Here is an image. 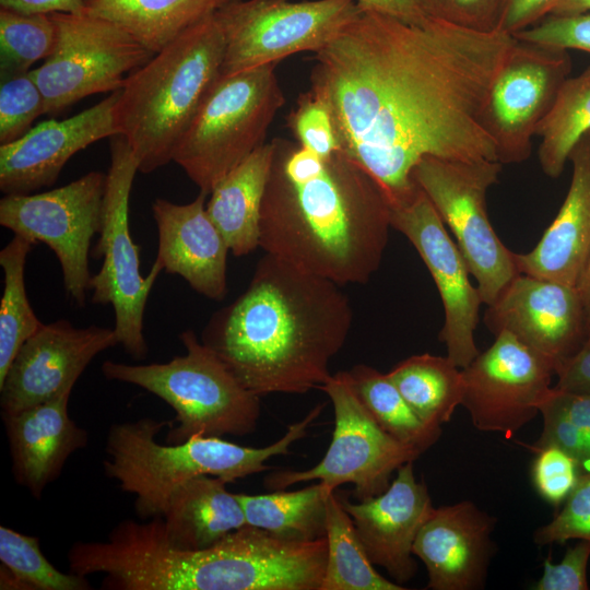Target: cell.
I'll return each instance as SVG.
<instances>
[{
    "instance_id": "6da1fadb",
    "label": "cell",
    "mask_w": 590,
    "mask_h": 590,
    "mask_svg": "<svg viewBox=\"0 0 590 590\" xmlns=\"http://www.w3.org/2000/svg\"><path fill=\"white\" fill-rule=\"evenodd\" d=\"M516 42L502 31L434 19L414 25L362 8L314 52L307 92L328 110L339 150L393 208L415 194L412 173L425 156L498 161L482 114Z\"/></svg>"
},
{
    "instance_id": "7a4b0ae2",
    "label": "cell",
    "mask_w": 590,
    "mask_h": 590,
    "mask_svg": "<svg viewBox=\"0 0 590 590\" xmlns=\"http://www.w3.org/2000/svg\"><path fill=\"white\" fill-rule=\"evenodd\" d=\"M272 141L259 247L341 286L367 283L391 227L381 188L340 150L323 158L298 142Z\"/></svg>"
},
{
    "instance_id": "3957f363",
    "label": "cell",
    "mask_w": 590,
    "mask_h": 590,
    "mask_svg": "<svg viewBox=\"0 0 590 590\" xmlns=\"http://www.w3.org/2000/svg\"><path fill=\"white\" fill-rule=\"evenodd\" d=\"M342 286L266 253L247 288L213 314L201 341L255 394H302L331 376L353 310Z\"/></svg>"
},
{
    "instance_id": "277c9868",
    "label": "cell",
    "mask_w": 590,
    "mask_h": 590,
    "mask_svg": "<svg viewBox=\"0 0 590 590\" xmlns=\"http://www.w3.org/2000/svg\"><path fill=\"white\" fill-rule=\"evenodd\" d=\"M224 51V34L213 14L127 76L114 117L139 172L149 174L173 161L179 140L221 75Z\"/></svg>"
},
{
    "instance_id": "5b68a950",
    "label": "cell",
    "mask_w": 590,
    "mask_h": 590,
    "mask_svg": "<svg viewBox=\"0 0 590 590\" xmlns=\"http://www.w3.org/2000/svg\"><path fill=\"white\" fill-rule=\"evenodd\" d=\"M323 408L317 404L303 420L290 425L279 440L260 448L204 436L163 445L156 436L174 421L143 417L117 423L108 429L104 472L119 483L121 491L135 496L134 511L140 520L162 518L173 491L190 479L210 475L232 483L269 470L266 462L288 455L291 446L306 436Z\"/></svg>"
},
{
    "instance_id": "8992f818",
    "label": "cell",
    "mask_w": 590,
    "mask_h": 590,
    "mask_svg": "<svg viewBox=\"0 0 590 590\" xmlns=\"http://www.w3.org/2000/svg\"><path fill=\"white\" fill-rule=\"evenodd\" d=\"M179 339L186 354L167 363L130 365L105 361L103 375L143 388L166 402L176 413L166 444L194 436H246L257 428L260 397L248 390L221 358L185 330Z\"/></svg>"
},
{
    "instance_id": "52a82bcc",
    "label": "cell",
    "mask_w": 590,
    "mask_h": 590,
    "mask_svg": "<svg viewBox=\"0 0 590 590\" xmlns=\"http://www.w3.org/2000/svg\"><path fill=\"white\" fill-rule=\"evenodd\" d=\"M276 64L220 75L206 94L173 155L200 191L210 194L266 143L269 127L285 104Z\"/></svg>"
},
{
    "instance_id": "ba28073f",
    "label": "cell",
    "mask_w": 590,
    "mask_h": 590,
    "mask_svg": "<svg viewBox=\"0 0 590 590\" xmlns=\"http://www.w3.org/2000/svg\"><path fill=\"white\" fill-rule=\"evenodd\" d=\"M502 165L494 160L425 156L412 173L415 184L453 234L483 304L487 306L519 274L514 252L495 233L486 210V193L498 182Z\"/></svg>"
},
{
    "instance_id": "9c48e42d",
    "label": "cell",
    "mask_w": 590,
    "mask_h": 590,
    "mask_svg": "<svg viewBox=\"0 0 590 590\" xmlns=\"http://www.w3.org/2000/svg\"><path fill=\"white\" fill-rule=\"evenodd\" d=\"M138 161L122 135L110 138V164L104 199L103 223L94 253L102 257L99 271L91 278L92 302L111 305L118 344L135 359H144L148 344L143 318L149 294L162 266L155 260L149 273H140L139 247L129 227V200Z\"/></svg>"
},
{
    "instance_id": "30bf717a",
    "label": "cell",
    "mask_w": 590,
    "mask_h": 590,
    "mask_svg": "<svg viewBox=\"0 0 590 590\" xmlns=\"http://www.w3.org/2000/svg\"><path fill=\"white\" fill-rule=\"evenodd\" d=\"M329 397L334 412V429L323 458L304 471L283 470L264 479L271 489L319 480L328 492L342 484L354 485L358 502L385 492L390 477L403 464L422 453L393 438L374 420L359 399L347 371L331 374L319 387Z\"/></svg>"
},
{
    "instance_id": "8fae6325",
    "label": "cell",
    "mask_w": 590,
    "mask_h": 590,
    "mask_svg": "<svg viewBox=\"0 0 590 590\" xmlns=\"http://www.w3.org/2000/svg\"><path fill=\"white\" fill-rule=\"evenodd\" d=\"M362 11L356 0H238L216 13L225 51L221 75L317 52Z\"/></svg>"
},
{
    "instance_id": "7c38bea8",
    "label": "cell",
    "mask_w": 590,
    "mask_h": 590,
    "mask_svg": "<svg viewBox=\"0 0 590 590\" xmlns=\"http://www.w3.org/2000/svg\"><path fill=\"white\" fill-rule=\"evenodd\" d=\"M56 45L45 62L31 70L45 102L57 114L90 95L120 90L127 76L153 56L117 24L85 10L50 13Z\"/></svg>"
},
{
    "instance_id": "4fadbf2b",
    "label": "cell",
    "mask_w": 590,
    "mask_h": 590,
    "mask_svg": "<svg viewBox=\"0 0 590 590\" xmlns=\"http://www.w3.org/2000/svg\"><path fill=\"white\" fill-rule=\"evenodd\" d=\"M106 182L107 174L93 170L52 190L0 200V225L54 251L64 291L80 307L90 291L88 255L102 228Z\"/></svg>"
},
{
    "instance_id": "5bb4252c",
    "label": "cell",
    "mask_w": 590,
    "mask_h": 590,
    "mask_svg": "<svg viewBox=\"0 0 590 590\" xmlns=\"http://www.w3.org/2000/svg\"><path fill=\"white\" fill-rule=\"evenodd\" d=\"M570 71L567 50L517 39L491 85L482 114L498 162L519 164L529 158L532 138Z\"/></svg>"
},
{
    "instance_id": "9a60e30c",
    "label": "cell",
    "mask_w": 590,
    "mask_h": 590,
    "mask_svg": "<svg viewBox=\"0 0 590 590\" xmlns=\"http://www.w3.org/2000/svg\"><path fill=\"white\" fill-rule=\"evenodd\" d=\"M462 375L461 405L472 424L482 432L511 436L538 415L555 366L503 331L462 368Z\"/></svg>"
},
{
    "instance_id": "2e32d148",
    "label": "cell",
    "mask_w": 590,
    "mask_h": 590,
    "mask_svg": "<svg viewBox=\"0 0 590 590\" xmlns=\"http://www.w3.org/2000/svg\"><path fill=\"white\" fill-rule=\"evenodd\" d=\"M390 209L391 227L414 246L436 284L444 307L439 340L449 359L462 369L480 353L474 340L483 304L477 287L471 284L456 241L420 187L409 201Z\"/></svg>"
},
{
    "instance_id": "e0dca14e",
    "label": "cell",
    "mask_w": 590,
    "mask_h": 590,
    "mask_svg": "<svg viewBox=\"0 0 590 590\" xmlns=\"http://www.w3.org/2000/svg\"><path fill=\"white\" fill-rule=\"evenodd\" d=\"M117 344L114 329L76 328L63 319L43 323L0 382L1 413H17L72 390L94 357Z\"/></svg>"
},
{
    "instance_id": "ac0fdd59",
    "label": "cell",
    "mask_w": 590,
    "mask_h": 590,
    "mask_svg": "<svg viewBox=\"0 0 590 590\" xmlns=\"http://www.w3.org/2000/svg\"><path fill=\"white\" fill-rule=\"evenodd\" d=\"M484 323L495 335L510 333L555 369L587 342L578 288L522 273L488 305Z\"/></svg>"
},
{
    "instance_id": "d6986e66",
    "label": "cell",
    "mask_w": 590,
    "mask_h": 590,
    "mask_svg": "<svg viewBox=\"0 0 590 590\" xmlns=\"http://www.w3.org/2000/svg\"><path fill=\"white\" fill-rule=\"evenodd\" d=\"M119 90L63 120H45L21 138L0 145V190L30 194L50 187L68 161L88 145L118 134L114 108Z\"/></svg>"
},
{
    "instance_id": "ffe728a7",
    "label": "cell",
    "mask_w": 590,
    "mask_h": 590,
    "mask_svg": "<svg viewBox=\"0 0 590 590\" xmlns=\"http://www.w3.org/2000/svg\"><path fill=\"white\" fill-rule=\"evenodd\" d=\"M339 498L370 562L385 568L401 586L412 579L417 569L413 544L435 508L426 484L414 475L413 461L397 470L381 494L358 503Z\"/></svg>"
},
{
    "instance_id": "44dd1931",
    "label": "cell",
    "mask_w": 590,
    "mask_h": 590,
    "mask_svg": "<svg viewBox=\"0 0 590 590\" xmlns=\"http://www.w3.org/2000/svg\"><path fill=\"white\" fill-rule=\"evenodd\" d=\"M496 521L470 500L434 508L412 550L426 567L427 588H484L495 553L492 533Z\"/></svg>"
},
{
    "instance_id": "7402d4cb",
    "label": "cell",
    "mask_w": 590,
    "mask_h": 590,
    "mask_svg": "<svg viewBox=\"0 0 590 590\" xmlns=\"http://www.w3.org/2000/svg\"><path fill=\"white\" fill-rule=\"evenodd\" d=\"M206 193L177 204L157 198L152 214L158 232L156 261L167 273L181 276L199 294L222 300L227 294L229 248L209 217Z\"/></svg>"
},
{
    "instance_id": "603a6c76",
    "label": "cell",
    "mask_w": 590,
    "mask_h": 590,
    "mask_svg": "<svg viewBox=\"0 0 590 590\" xmlns=\"http://www.w3.org/2000/svg\"><path fill=\"white\" fill-rule=\"evenodd\" d=\"M72 390L17 413H1L15 482L40 499L69 457L86 446L87 432L69 415Z\"/></svg>"
},
{
    "instance_id": "cb8c5ba5",
    "label": "cell",
    "mask_w": 590,
    "mask_h": 590,
    "mask_svg": "<svg viewBox=\"0 0 590 590\" xmlns=\"http://www.w3.org/2000/svg\"><path fill=\"white\" fill-rule=\"evenodd\" d=\"M571 181L554 221L538 245L515 253L519 273L577 287L590 257V135L573 149Z\"/></svg>"
},
{
    "instance_id": "d4e9b609",
    "label": "cell",
    "mask_w": 590,
    "mask_h": 590,
    "mask_svg": "<svg viewBox=\"0 0 590 590\" xmlns=\"http://www.w3.org/2000/svg\"><path fill=\"white\" fill-rule=\"evenodd\" d=\"M222 479L199 475L177 486L162 517L167 543L178 550L210 547L246 524L243 506Z\"/></svg>"
},
{
    "instance_id": "484cf974",
    "label": "cell",
    "mask_w": 590,
    "mask_h": 590,
    "mask_svg": "<svg viewBox=\"0 0 590 590\" xmlns=\"http://www.w3.org/2000/svg\"><path fill=\"white\" fill-rule=\"evenodd\" d=\"M273 153L272 140L258 148L216 184L206 201L209 217L236 257L259 247L260 212Z\"/></svg>"
},
{
    "instance_id": "4316f807",
    "label": "cell",
    "mask_w": 590,
    "mask_h": 590,
    "mask_svg": "<svg viewBox=\"0 0 590 590\" xmlns=\"http://www.w3.org/2000/svg\"><path fill=\"white\" fill-rule=\"evenodd\" d=\"M228 0H85L84 10L108 20L157 54Z\"/></svg>"
},
{
    "instance_id": "83f0119b",
    "label": "cell",
    "mask_w": 590,
    "mask_h": 590,
    "mask_svg": "<svg viewBox=\"0 0 590 590\" xmlns=\"http://www.w3.org/2000/svg\"><path fill=\"white\" fill-rule=\"evenodd\" d=\"M387 375L416 415L430 427L441 428L462 403V369L448 356L413 355Z\"/></svg>"
},
{
    "instance_id": "f1b7e54d",
    "label": "cell",
    "mask_w": 590,
    "mask_h": 590,
    "mask_svg": "<svg viewBox=\"0 0 590 590\" xmlns=\"http://www.w3.org/2000/svg\"><path fill=\"white\" fill-rule=\"evenodd\" d=\"M321 482L297 491L268 494H236L246 524L282 540L311 542L326 538L327 496Z\"/></svg>"
},
{
    "instance_id": "f546056e",
    "label": "cell",
    "mask_w": 590,
    "mask_h": 590,
    "mask_svg": "<svg viewBox=\"0 0 590 590\" xmlns=\"http://www.w3.org/2000/svg\"><path fill=\"white\" fill-rule=\"evenodd\" d=\"M326 504L328 556L320 590L405 589L374 568L339 495L335 492L329 493Z\"/></svg>"
},
{
    "instance_id": "4dcf8cb0",
    "label": "cell",
    "mask_w": 590,
    "mask_h": 590,
    "mask_svg": "<svg viewBox=\"0 0 590 590\" xmlns=\"http://www.w3.org/2000/svg\"><path fill=\"white\" fill-rule=\"evenodd\" d=\"M590 131V66L579 75L567 78L554 105L538 128V150L543 173L562 175L578 141Z\"/></svg>"
},
{
    "instance_id": "1f68e13d",
    "label": "cell",
    "mask_w": 590,
    "mask_h": 590,
    "mask_svg": "<svg viewBox=\"0 0 590 590\" xmlns=\"http://www.w3.org/2000/svg\"><path fill=\"white\" fill-rule=\"evenodd\" d=\"M349 374L359 399L374 420L393 438L421 453L439 439L441 428L425 424L387 374L365 364L353 366Z\"/></svg>"
},
{
    "instance_id": "d6a6232c",
    "label": "cell",
    "mask_w": 590,
    "mask_h": 590,
    "mask_svg": "<svg viewBox=\"0 0 590 590\" xmlns=\"http://www.w3.org/2000/svg\"><path fill=\"white\" fill-rule=\"evenodd\" d=\"M33 244L14 235L0 251L3 271V293L0 305V382L20 347L42 326L35 315L25 288V263Z\"/></svg>"
},
{
    "instance_id": "836d02e7",
    "label": "cell",
    "mask_w": 590,
    "mask_h": 590,
    "mask_svg": "<svg viewBox=\"0 0 590 590\" xmlns=\"http://www.w3.org/2000/svg\"><path fill=\"white\" fill-rule=\"evenodd\" d=\"M55 45L50 14L0 9L1 81L31 71V66L52 54Z\"/></svg>"
},
{
    "instance_id": "e575fe53",
    "label": "cell",
    "mask_w": 590,
    "mask_h": 590,
    "mask_svg": "<svg viewBox=\"0 0 590 590\" xmlns=\"http://www.w3.org/2000/svg\"><path fill=\"white\" fill-rule=\"evenodd\" d=\"M0 562L27 590H90L86 577L57 569L43 554L37 536L0 526Z\"/></svg>"
},
{
    "instance_id": "d590c367",
    "label": "cell",
    "mask_w": 590,
    "mask_h": 590,
    "mask_svg": "<svg viewBox=\"0 0 590 590\" xmlns=\"http://www.w3.org/2000/svg\"><path fill=\"white\" fill-rule=\"evenodd\" d=\"M43 114L44 97L30 71L1 81L0 144L24 135Z\"/></svg>"
},
{
    "instance_id": "8d00e7d4",
    "label": "cell",
    "mask_w": 590,
    "mask_h": 590,
    "mask_svg": "<svg viewBox=\"0 0 590 590\" xmlns=\"http://www.w3.org/2000/svg\"><path fill=\"white\" fill-rule=\"evenodd\" d=\"M570 540L590 542V469L581 474L559 512L533 534L534 543L540 546Z\"/></svg>"
},
{
    "instance_id": "74e56055",
    "label": "cell",
    "mask_w": 590,
    "mask_h": 590,
    "mask_svg": "<svg viewBox=\"0 0 590 590\" xmlns=\"http://www.w3.org/2000/svg\"><path fill=\"white\" fill-rule=\"evenodd\" d=\"M532 483L539 495L554 507L564 504L582 474L579 463L564 450L545 446L534 449Z\"/></svg>"
},
{
    "instance_id": "f35d334b",
    "label": "cell",
    "mask_w": 590,
    "mask_h": 590,
    "mask_svg": "<svg viewBox=\"0 0 590 590\" xmlns=\"http://www.w3.org/2000/svg\"><path fill=\"white\" fill-rule=\"evenodd\" d=\"M287 126L302 146L323 158L339 151L328 110L308 92L299 95L297 106L287 117Z\"/></svg>"
},
{
    "instance_id": "ab89813d",
    "label": "cell",
    "mask_w": 590,
    "mask_h": 590,
    "mask_svg": "<svg viewBox=\"0 0 590 590\" xmlns=\"http://www.w3.org/2000/svg\"><path fill=\"white\" fill-rule=\"evenodd\" d=\"M429 19L476 32L498 31L503 0H416Z\"/></svg>"
},
{
    "instance_id": "60d3db41",
    "label": "cell",
    "mask_w": 590,
    "mask_h": 590,
    "mask_svg": "<svg viewBox=\"0 0 590 590\" xmlns=\"http://www.w3.org/2000/svg\"><path fill=\"white\" fill-rule=\"evenodd\" d=\"M539 413L543 417V429L540 438L532 446V449L534 450L545 446L557 447L579 463L582 473L589 470L590 436L566 416L552 401L548 392L539 406Z\"/></svg>"
},
{
    "instance_id": "b9f144b4",
    "label": "cell",
    "mask_w": 590,
    "mask_h": 590,
    "mask_svg": "<svg viewBox=\"0 0 590 590\" xmlns=\"http://www.w3.org/2000/svg\"><path fill=\"white\" fill-rule=\"evenodd\" d=\"M514 36L520 40L590 54V11L571 15L548 14Z\"/></svg>"
},
{
    "instance_id": "7bdbcfd3",
    "label": "cell",
    "mask_w": 590,
    "mask_h": 590,
    "mask_svg": "<svg viewBox=\"0 0 590 590\" xmlns=\"http://www.w3.org/2000/svg\"><path fill=\"white\" fill-rule=\"evenodd\" d=\"M590 542L578 540L568 547L558 564L550 557L543 562V574L532 587L534 590H588Z\"/></svg>"
},
{
    "instance_id": "ee69618b",
    "label": "cell",
    "mask_w": 590,
    "mask_h": 590,
    "mask_svg": "<svg viewBox=\"0 0 590 590\" xmlns=\"http://www.w3.org/2000/svg\"><path fill=\"white\" fill-rule=\"evenodd\" d=\"M557 0H503L498 31L516 34L548 15Z\"/></svg>"
},
{
    "instance_id": "f6af8a7d",
    "label": "cell",
    "mask_w": 590,
    "mask_h": 590,
    "mask_svg": "<svg viewBox=\"0 0 590 590\" xmlns=\"http://www.w3.org/2000/svg\"><path fill=\"white\" fill-rule=\"evenodd\" d=\"M555 375V389L590 394V342H586L573 356L562 362Z\"/></svg>"
},
{
    "instance_id": "bcb514c9",
    "label": "cell",
    "mask_w": 590,
    "mask_h": 590,
    "mask_svg": "<svg viewBox=\"0 0 590 590\" xmlns=\"http://www.w3.org/2000/svg\"><path fill=\"white\" fill-rule=\"evenodd\" d=\"M548 396L576 426L590 436V394L551 387Z\"/></svg>"
},
{
    "instance_id": "7dc6e473",
    "label": "cell",
    "mask_w": 590,
    "mask_h": 590,
    "mask_svg": "<svg viewBox=\"0 0 590 590\" xmlns=\"http://www.w3.org/2000/svg\"><path fill=\"white\" fill-rule=\"evenodd\" d=\"M361 8L374 10L403 22L423 25L429 17L416 0H356Z\"/></svg>"
},
{
    "instance_id": "c3c4849f",
    "label": "cell",
    "mask_w": 590,
    "mask_h": 590,
    "mask_svg": "<svg viewBox=\"0 0 590 590\" xmlns=\"http://www.w3.org/2000/svg\"><path fill=\"white\" fill-rule=\"evenodd\" d=\"M85 0H0L1 8L26 13H81Z\"/></svg>"
},
{
    "instance_id": "681fc988",
    "label": "cell",
    "mask_w": 590,
    "mask_h": 590,
    "mask_svg": "<svg viewBox=\"0 0 590 590\" xmlns=\"http://www.w3.org/2000/svg\"><path fill=\"white\" fill-rule=\"evenodd\" d=\"M586 317L587 342H590V257L577 284Z\"/></svg>"
},
{
    "instance_id": "f907efd6",
    "label": "cell",
    "mask_w": 590,
    "mask_h": 590,
    "mask_svg": "<svg viewBox=\"0 0 590 590\" xmlns=\"http://www.w3.org/2000/svg\"><path fill=\"white\" fill-rule=\"evenodd\" d=\"M590 11V0H557L550 14L571 15Z\"/></svg>"
},
{
    "instance_id": "816d5d0a",
    "label": "cell",
    "mask_w": 590,
    "mask_h": 590,
    "mask_svg": "<svg viewBox=\"0 0 590 590\" xmlns=\"http://www.w3.org/2000/svg\"><path fill=\"white\" fill-rule=\"evenodd\" d=\"M228 1H238V0H228Z\"/></svg>"
},
{
    "instance_id": "f5cc1de1",
    "label": "cell",
    "mask_w": 590,
    "mask_h": 590,
    "mask_svg": "<svg viewBox=\"0 0 590 590\" xmlns=\"http://www.w3.org/2000/svg\"><path fill=\"white\" fill-rule=\"evenodd\" d=\"M588 134L590 135V131L588 132Z\"/></svg>"
}]
</instances>
